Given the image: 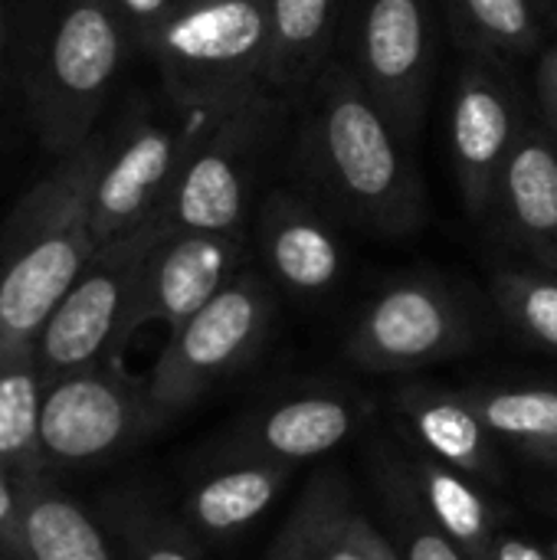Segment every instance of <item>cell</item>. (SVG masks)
<instances>
[{"label": "cell", "mask_w": 557, "mask_h": 560, "mask_svg": "<svg viewBox=\"0 0 557 560\" xmlns=\"http://www.w3.org/2000/svg\"><path fill=\"white\" fill-rule=\"evenodd\" d=\"M295 158L309 197L361 230L407 236L427 217L407 141L345 62L328 59L305 89Z\"/></svg>", "instance_id": "6da1fadb"}, {"label": "cell", "mask_w": 557, "mask_h": 560, "mask_svg": "<svg viewBox=\"0 0 557 560\" xmlns=\"http://www.w3.org/2000/svg\"><path fill=\"white\" fill-rule=\"evenodd\" d=\"M112 135H92L36 180L0 233V358L30 351L98 249L92 187Z\"/></svg>", "instance_id": "7a4b0ae2"}, {"label": "cell", "mask_w": 557, "mask_h": 560, "mask_svg": "<svg viewBox=\"0 0 557 560\" xmlns=\"http://www.w3.org/2000/svg\"><path fill=\"white\" fill-rule=\"evenodd\" d=\"M181 108L227 112L266 85L272 52L269 0H181L138 36Z\"/></svg>", "instance_id": "3957f363"}, {"label": "cell", "mask_w": 557, "mask_h": 560, "mask_svg": "<svg viewBox=\"0 0 557 560\" xmlns=\"http://www.w3.org/2000/svg\"><path fill=\"white\" fill-rule=\"evenodd\" d=\"M128 33L108 0H59L30 75V118L49 154L62 158L95 135Z\"/></svg>", "instance_id": "277c9868"}, {"label": "cell", "mask_w": 557, "mask_h": 560, "mask_svg": "<svg viewBox=\"0 0 557 560\" xmlns=\"http://www.w3.org/2000/svg\"><path fill=\"white\" fill-rule=\"evenodd\" d=\"M272 325V282L253 269H240L197 315L167 335L144 381L154 427H167L217 384L246 371L266 348Z\"/></svg>", "instance_id": "5b68a950"}, {"label": "cell", "mask_w": 557, "mask_h": 560, "mask_svg": "<svg viewBox=\"0 0 557 560\" xmlns=\"http://www.w3.org/2000/svg\"><path fill=\"white\" fill-rule=\"evenodd\" d=\"M292 98L259 89L217 118L184 164L161 213L174 230L243 233L253 217V194L276 148Z\"/></svg>", "instance_id": "8992f818"}, {"label": "cell", "mask_w": 557, "mask_h": 560, "mask_svg": "<svg viewBox=\"0 0 557 560\" xmlns=\"http://www.w3.org/2000/svg\"><path fill=\"white\" fill-rule=\"evenodd\" d=\"M174 226L158 210L141 226L98 243L95 256L76 279V285L62 295L49 322L43 325L33 358L43 377V387L98 361H112L121 322L135 299L141 269L154 246Z\"/></svg>", "instance_id": "52a82bcc"}, {"label": "cell", "mask_w": 557, "mask_h": 560, "mask_svg": "<svg viewBox=\"0 0 557 560\" xmlns=\"http://www.w3.org/2000/svg\"><path fill=\"white\" fill-rule=\"evenodd\" d=\"M220 115L217 108L174 105L171 118L148 115L112 131L108 154L92 187V233L98 243L141 226L164 207L184 164Z\"/></svg>", "instance_id": "ba28073f"}, {"label": "cell", "mask_w": 557, "mask_h": 560, "mask_svg": "<svg viewBox=\"0 0 557 560\" xmlns=\"http://www.w3.org/2000/svg\"><path fill=\"white\" fill-rule=\"evenodd\" d=\"M148 433H158L148 404V384L125 377L115 361L79 368L43 387V469L102 463Z\"/></svg>", "instance_id": "9c48e42d"}, {"label": "cell", "mask_w": 557, "mask_h": 560, "mask_svg": "<svg viewBox=\"0 0 557 560\" xmlns=\"http://www.w3.org/2000/svg\"><path fill=\"white\" fill-rule=\"evenodd\" d=\"M473 345L463 302L437 279H397L378 292L351 325L345 354L371 374L417 371L460 358Z\"/></svg>", "instance_id": "30bf717a"}, {"label": "cell", "mask_w": 557, "mask_h": 560, "mask_svg": "<svg viewBox=\"0 0 557 560\" xmlns=\"http://www.w3.org/2000/svg\"><path fill=\"white\" fill-rule=\"evenodd\" d=\"M358 82L410 144L423 125L433 75V16L427 0H368L355 30Z\"/></svg>", "instance_id": "8fae6325"}, {"label": "cell", "mask_w": 557, "mask_h": 560, "mask_svg": "<svg viewBox=\"0 0 557 560\" xmlns=\"http://www.w3.org/2000/svg\"><path fill=\"white\" fill-rule=\"evenodd\" d=\"M250 249V230L243 233H197L171 230L148 256L128 315L121 322L112 361L148 325L177 331L197 315L240 269Z\"/></svg>", "instance_id": "7c38bea8"}, {"label": "cell", "mask_w": 557, "mask_h": 560, "mask_svg": "<svg viewBox=\"0 0 557 560\" xmlns=\"http://www.w3.org/2000/svg\"><path fill=\"white\" fill-rule=\"evenodd\" d=\"M515 95L486 62L469 59L460 72L450 112V154L463 203L473 217L496 210L499 180L519 141Z\"/></svg>", "instance_id": "4fadbf2b"}, {"label": "cell", "mask_w": 557, "mask_h": 560, "mask_svg": "<svg viewBox=\"0 0 557 560\" xmlns=\"http://www.w3.org/2000/svg\"><path fill=\"white\" fill-rule=\"evenodd\" d=\"M332 217L302 190L266 194L253 213V243L272 285L295 299H322L338 285L348 256Z\"/></svg>", "instance_id": "5bb4252c"}, {"label": "cell", "mask_w": 557, "mask_h": 560, "mask_svg": "<svg viewBox=\"0 0 557 560\" xmlns=\"http://www.w3.org/2000/svg\"><path fill=\"white\" fill-rule=\"evenodd\" d=\"M361 404L335 390L289 394L263 410L243 417L213 450L217 459H259L279 466H299L318 459L345 443L358 420Z\"/></svg>", "instance_id": "9a60e30c"}, {"label": "cell", "mask_w": 557, "mask_h": 560, "mask_svg": "<svg viewBox=\"0 0 557 560\" xmlns=\"http://www.w3.org/2000/svg\"><path fill=\"white\" fill-rule=\"evenodd\" d=\"M292 469L295 466L259 459H217L213 469L187 489L181 518L200 541H233L272 509Z\"/></svg>", "instance_id": "2e32d148"}, {"label": "cell", "mask_w": 557, "mask_h": 560, "mask_svg": "<svg viewBox=\"0 0 557 560\" xmlns=\"http://www.w3.org/2000/svg\"><path fill=\"white\" fill-rule=\"evenodd\" d=\"M496 210L509 233L545 266H557V144L522 128L499 180Z\"/></svg>", "instance_id": "e0dca14e"}, {"label": "cell", "mask_w": 557, "mask_h": 560, "mask_svg": "<svg viewBox=\"0 0 557 560\" xmlns=\"http://www.w3.org/2000/svg\"><path fill=\"white\" fill-rule=\"evenodd\" d=\"M397 410L410 433L420 440L423 453L443 459L446 466L473 476L476 482H499L502 466L492 446V433L479 413L466 404L463 390L440 387H407L397 394Z\"/></svg>", "instance_id": "ac0fdd59"}, {"label": "cell", "mask_w": 557, "mask_h": 560, "mask_svg": "<svg viewBox=\"0 0 557 560\" xmlns=\"http://www.w3.org/2000/svg\"><path fill=\"white\" fill-rule=\"evenodd\" d=\"M341 0H269L272 52L266 85L286 98L305 95L332 59Z\"/></svg>", "instance_id": "d6986e66"}, {"label": "cell", "mask_w": 557, "mask_h": 560, "mask_svg": "<svg viewBox=\"0 0 557 560\" xmlns=\"http://www.w3.org/2000/svg\"><path fill=\"white\" fill-rule=\"evenodd\" d=\"M23 541L30 560H118L105 528L66 492L46 482V472L23 479Z\"/></svg>", "instance_id": "ffe728a7"}, {"label": "cell", "mask_w": 557, "mask_h": 560, "mask_svg": "<svg viewBox=\"0 0 557 560\" xmlns=\"http://www.w3.org/2000/svg\"><path fill=\"white\" fill-rule=\"evenodd\" d=\"M407 472L430 518L453 538V545L466 558L483 560L499 532H496V509L489 505L476 479L446 466L430 453H417Z\"/></svg>", "instance_id": "44dd1931"}, {"label": "cell", "mask_w": 557, "mask_h": 560, "mask_svg": "<svg viewBox=\"0 0 557 560\" xmlns=\"http://www.w3.org/2000/svg\"><path fill=\"white\" fill-rule=\"evenodd\" d=\"M98 515L121 560H204L200 538L184 518L164 512L141 489L108 492Z\"/></svg>", "instance_id": "7402d4cb"}, {"label": "cell", "mask_w": 557, "mask_h": 560, "mask_svg": "<svg viewBox=\"0 0 557 560\" xmlns=\"http://www.w3.org/2000/svg\"><path fill=\"white\" fill-rule=\"evenodd\" d=\"M43 377L30 351L0 358V466L16 479L46 472L39 466Z\"/></svg>", "instance_id": "603a6c76"}, {"label": "cell", "mask_w": 557, "mask_h": 560, "mask_svg": "<svg viewBox=\"0 0 557 560\" xmlns=\"http://www.w3.org/2000/svg\"><path fill=\"white\" fill-rule=\"evenodd\" d=\"M466 404L479 413L496 440L512 443L519 453L557 440V387H466Z\"/></svg>", "instance_id": "cb8c5ba5"}, {"label": "cell", "mask_w": 557, "mask_h": 560, "mask_svg": "<svg viewBox=\"0 0 557 560\" xmlns=\"http://www.w3.org/2000/svg\"><path fill=\"white\" fill-rule=\"evenodd\" d=\"M378 482H381V499H384V509L397 538L401 560H469L453 545V538L430 518L407 469L384 463Z\"/></svg>", "instance_id": "d4e9b609"}, {"label": "cell", "mask_w": 557, "mask_h": 560, "mask_svg": "<svg viewBox=\"0 0 557 560\" xmlns=\"http://www.w3.org/2000/svg\"><path fill=\"white\" fill-rule=\"evenodd\" d=\"M492 299L525 341L557 354V276L535 269H499L492 276Z\"/></svg>", "instance_id": "484cf974"}, {"label": "cell", "mask_w": 557, "mask_h": 560, "mask_svg": "<svg viewBox=\"0 0 557 560\" xmlns=\"http://www.w3.org/2000/svg\"><path fill=\"white\" fill-rule=\"evenodd\" d=\"M345 495H348V486L335 469L318 472L299 495L289 522L282 525L279 538L272 541V548L263 560H322L325 525Z\"/></svg>", "instance_id": "4316f807"}, {"label": "cell", "mask_w": 557, "mask_h": 560, "mask_svg": "<svg viewBox=\"0 0 557 560\" xmlns=\"http://www.w3.org/2000/svg\"><path fill=\"white\" fill-rule=\"evenodd\" d=\"M460 20L486 49L529 52L542 39L535 0H456Z\"/></svg>", "instance_id": "83f0119b"}, {"label": "cell", "mask_w": 557, "mask_h": 560, "mask_svg": "<svg viewBox=\"0 0 557 560\" xmlns=\"http://www.w3.org/2000/svg\"><path fill=\"white\" fill-rule=\"evenodd\" d=\"M322 560H401L391 545L364 515L355 512L351 495L338 502L322 535Z\"/></svg>", "instance_id": "f1b7e54d"}, {"label": "cell", "mask_w": 557, "mask_h": 560, "mask_svg": "<svg viewBox=\"0 0 557 560\" xmlns=\"http://www.w3.org/2000/svg\"><path fill=\"white\" fill-rule=\"evenodd\" d=\"M20 512H23V479H16L0 466V560H30Z\"/></svg>", "instance_id": "f546056e"}, {"label": "cell", "mask_w": 557, "mask_h": 560, "mask_svg": "<svg viewBox=\"0 0 557 560\" xmlns=\"http://www.w3.org/2000/svg\"><path fill=\"white\" fill-rule=\"evenodd\" d=\"M118 16L125 20V26L135 33V36H144L148 30H154L181 0H108Z\"/></svg>", "instance_id": "4dcf8cb0"}, {"label": "cell", "mask_w": 557, "mask_h": 560, "mask_svg": "<svg viewBox=\"0 0 557 560\" xmlns=\"http://www.w3.org/2000/svg\"><path fill=\"white\" fill-rule=\"evenodd\" d=\"M483 560H555L552 551L519 538V535H496V541L489 545V551Z\"/></svg>", "instance_id": "1f68e13d"}, {"label": "cell", "mask_w": 557, "mask_h": 560, "mask_svg": "<svg viewBox=\"0 0 557 560\" xmlns=\"http://www.w3.org/2000/svg\"><path fill=\"white\" fill-rule=\"evenodd\" d=\"M535 79H538V98L545 105V115H548V121L555 125L557 131V46L542 52Z\"/></svg>", "instance_id": "d6a6232c"}, {"label": "cell", "mask_w": 557, "mask_h": 560, "mask_svg": "<svg viewBox=\"0 0 557 560\" xmlns=\"http://www.w3.org/2000/svg\"><path fill=\"white\" fill-rule=\"evenodd\" d=\"M525 456H529L532 463H542V466H548V469H555L557 472V440L545 443V446H535V450H529Z\"/></svg>", "instance_id": "836d02e7"}, {"label": "cell", "mask_w": 557, "mask_h": 560, "mask_svg": "<svg viewBox=\"0 0 557 560\" xmlns=\"http://www.w3.org/2000/svg\"><path fill=\"white\" fill-rule=\"evenodd\" d=\"M0 59H3V0H0Z\"/></svg>", "instance_id": "e575fe53"}, {"label": "cell", "mask_w": 557, "mask_h": 560, "mask_svg": "<svg viewBox=\"0 0 557 560\" xmlns=\"http://www.w3.org/2000/svg\"><path fill=\"white\" fill-rule=\"evenodd\" d=\"M548 551H552V558L557 560V538H555V541H552V548H548Z\"/></svg>", "instance_id": "d590c367"}]
</instances>
